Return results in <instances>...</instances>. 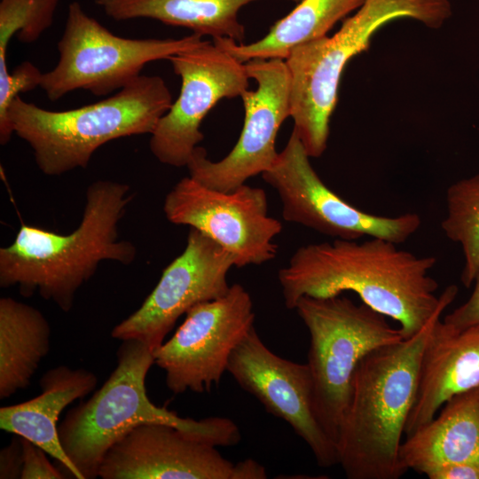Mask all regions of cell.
<instances>
[{"mask_svg": "<svg viewBox=\"0 0 479 479\" xmlns=\"http://www.w3.org/2000/svg\"><path fill=\"white\" fill-rule=\"evenodd\" d=\"M398 244L369 237L364 241L334 239L298 247L278 272L285 305L294 309L302 296L326 298L345 291L397 321L404 339L417 334L458 287L439 295L429 271L436 259L417 256Z\"/></svg>", "mask_w": 479, "mask_h": 479, "instance_id": "cell-1", "label": "cell"}, {"mask_svg": "<svg viewBox=\"0 0 479 479\" xmlns=\"http://www.w3.org/2000/svg\"><path fill=\"white\" fill-rule=\"evenodd\" d=\"M131 199L128 185L98 180L88 186L81 223L71 233L22 224L12 243L0 248V286L18 287L24 297L38 293L68 312L102 261H134L135 246L118 232Z\"/></svg>", "mask_w": 479, "mask_h": 479, "instance_id": "cell-2", "label": "cell"}, {"mask_svg": "<svg viewBox=\"0 0 479 479\" xmlns=\"http://www.w3.org/2000/svg\"><path fill=\"white\" fill-rule=\"evenodd\" d=\"M443 304L413 336L381 346L358 363L341 424L338 463L349 479H398L399 451L413 405L421 354Z\"/></svg>", "mask_w": 479, "mask_h": 479, "instance_id": "cell-3", "label": "cell"}, {"mask_svg": "<svg viewBox=\"0 0 479 479\" xmlns=\"http://www.w3.org/2000/svg\"><path fill=\"white\" fill-rule=\"evenodd\" d=\"M116 357L117 365L103 386L90 399L69 410L59 426L60 444L83 479L98 477L107 451L142 424L169 425L216 447L240 443L239 427L228 418H182L151 402L145 379L154 357L145 343L124 340Z\"/></svg>", "mask_w": 479, "mask_h": 479, "instance_id": "cell-4", "label": "cell"}, {"mask_svg": "<svg viewBox=\"0 0 479 479\" xmlns=\"http://www.w3.org/2000/svg\"><path fill=\"white\" fill-rule=\"evenodd\" d=\"M172 103L161 76L140 75L106 99L66 111L43 109L18 95L7 115L14 134L32 148L38 169L60 176L85 169L109 141L152 134Z\"/></svg>", "mask_w": 479, "mask_h": 479, "instance_id": "cell-5", "label": "cell"}, {"mask_svg": "<svg viewBox=\"0 0 479 479\" xmlns=\"http://www.w3.org/2000/svg\"><path fill=\"white\" fill-rule=\"evenodd\" d=\"M451 15L450 0H365L332 36L291 50L285 59L290 82V117L310 158L321 156L326 149L344 68L352 58L369 48L373 35L395 20L411 19L438 28Z\"/></svg>", "mask_w": 479, "mask_h": 479, "instance_id": "cell-6", "label": "cell"}, {"mask_svg": "<svg viewBox=\"0 0 479 479\" xmlns=\"http://www.w3.org/2000/svg\"><path fill=\"white\" fill-rule=\"evenodd\" d=\"M294 310L310 334L307 365L313 411L336 445L358 363L373 349L399 342L404 336L386 316L342 294L326 298L302 296Z\"/></svg>", "mask_w": 479, "mask_h": 479, "instance_id": "cell-7", "label": "cell"}, {"mask_svg": "<svg viewBox=\"0 0 479 479\" xmlns=\"http://www.w3.org/2000/svg\"><path fill=\"white\" fill-rule=\"evenodd\" d=\"M204 41L194 33L181 38L121 37L74 1L58 43L59 61L52 70L43 73L40 87L52 101L76 90L106 96L140 76L145 64L169 59Z\"/></svg>", "mask_w": 479, "mask_h": 479, "instance_id": "cell-8", "label": "cell"}, {"mask_svg": "<svg viewBox=\"0 0 479 479\" xmlns=\"http://www.w3.org/2000/svg\"><path fill=\"white\" fill-rule=\"evenodd\" d=\"M310 158L293 129L272 166L262 174L279 195L285 221L334 239L372 237L396 244L407 240L420 227L421 220L416 213L389 217L354 207L326 185Z\"/></svg>", "mask_w": 479, "mask_h": 479, "instance_id": "cell-9", "label": "cell"}, {"mask_svg": "<svg viewBox=\"0 0 479 479\" xmlns=\"http://www.w3.org/2000/svg\"><path fill=\"white\" fill-rule=\"evenodd\" d=\"M255 318L252 298L238 283L225 295L192 307L173 336L153 350L168 389L174 394L210 392Z\"/></svg>", "mask_w": 479, "mask_h": 479, "instance_id": "cell-10", "label": "cell"}, {"mask_svg": "<svg viewBox=\"0 0 479 479\" xmlns=\"http://www.w3.org/2000/svg\"><path fill=\"white\" fill-rule=\"evenodd\" d=\"M168 221L187 225L211 238L235 258V267L260 265L274 259L273 240L281 223L269 215L263 189L246 184L229 192L208 188L190 176L168 192Z\"/></svg>", "mask_w": 479, "mask_h": 479, "instance_id": "cell-11", "label": "cell"}, {"mask_svg": "<svg viewBox=\"0 0 479 479\" xmlns=\"http://www.w3.org/2000/svg\"><path fill=\"white\" fill-rule=\"evenodd\" d=\"M168 60L181 79L180 93L158 122L149 146L160 162L186 167L204 138L200 126L207 114L220 99L240 97L250 78L245 63L206 40Z\"/></svg>", "mask_w": 479, "mask_h": 479, "instance_id": "cell-12", "label": "cell"}, {"mask_svg": "<svg viewBox=\"0 0 479 479\" xmlns=\"http://www.w3.org/2000/svg\"><path fill=\"white\" fill-rule=\"evenodd\" d=\"M245 67L257 87L240 96L245 116L237 143L218 161L209 160L206 150L197 146L186 165L191 177L214 190H234L268 170L279 153L278 131L290 117V82L285 59H251L245 62Z\"/></svg>", "mask_w": 479, "mask_h": 479, "instance_id": "cell-13", "label": "cell"}, {"mask_svg": "<svg viewBox=\"0 0 479 479\" xmlns=\"http://www.w3.org/2000/svg\"><path fill=\"white\" fill-rule=\"evenodd\" d=\"M232 267L235 258L231 253L190 227L184 251L164 269L142 305L114 327L111 336L138 340L155 350L192 307L228 293L227 275Z\"/></svg>", "mask_w": 479, "mask_h": 479, "instance_id": "cell-14", "label": "cell"}, {"mask_svg": "<svg viewBox=\"0 0 479 479\" xmlns=\"http://www.w3.org/2000/svg\"><path fill=\"white\" fill-rule=\"evenodd\" d=\"M102 479H265L247 459L232 463L216 446L175 427L142 424L117 441L98 469Z\"/></svg>", "mask_w": 479, "mask_h": 479, "instance_id": "cell-15", "label": "cell"}, {"mask_svg": "<svg viewBox=\"0 0 479 479\" xmlns=\"http://www.w3.org/2000/svg\"><path fill=\"white\" fill-rule=\"evenodd\" d=\"M227 372L269 413L291 426L310 447L318 466L330 467L338 463L336 445L313 411L307 363H294L273 353L254 326L232 351Z\"/></svg>", "mask_w": 479, "mask_h": 479, "instance_id": "cell-16", "label": "cell"}, {"mask_svg": "<svg viewBox=\"0 0 479 479\" xmlns=\"http://www.w3.org/2000/svg\"><path fill=\"white\" fill-rule=\"evenodd\" d=\"M479 386V324L458 329L437 318L424 346L408 436L429 422L453 396Z\"/></svg>", "mask_w": 479, "mask_h": 479, "instance_id": "cell-17", "label": "cell"}, {"mask_svg": "<svg viewBox=\"0 0 479 479\" xmlns=\"http://www.w3.org/2000/svg\"><path fill=\"white\" fill-rule=\"evenodd\" d=\"M97 384V375L86 369L67 365L51 368L39 381V396L0 408V428L34 443L73 477L83 479L60 444L58 420L68 404L89 395Z\"/></svg>", "mask_w": 479, "mask_h": 479, "instance_id": "cell-18", "label": "cell"}, {"mask_svg": "<svg viewBox=\"0 0 479 479\" xmlns=\"http://www.w3.org/2000/svg\"><path fill=\"white\" fill-rule=\"evenodd\" d=\"M437 417L402 442V464L425 475L448 463L479 466V386L457 394L442 406Z\"/></svg>", "mask_w": 479, "mask_h": 479, "instance_id": "cell-19", "label": "cell"}, {"mask_svg": "<svg viewBox=\"0 0 479 479\" xmlns=\"http://www.w3.org/2000/svg\"><path fill=\"white\" fill-rule=\"evenodd\" d=\"M255 1L259 0H95V4L114 20L152 19L213 40L231 38L241 43L245 27L239 12Z\"/></svg>", "mask_w": 479, "mask_h": 479, "instance_id": "cell-20", "label": "cell"}, {"mask_svg": "<svg viewBox=\"0 0 479 479\" xmlns=\"http://www.w3.org/2000/svg\"><path fill=\"white\" fill-rule=\"evenodd\" d=\"M51 326L36 308L12 297L0 299V398L30 384L50 350Z\"/></svg>", "mask_w": 479, "mask_h": 479, "instance_id": "cell-21", "label": "cell"}, {"mask_svg": "<svg viewBox=\"0 0 479 479\" xmlns=\"http://www.w3.org/2000/svg\"><path fill=\"white\" fill-rule=\"evenodd\" d=\"M365 0H301L287 15L275 22L263 38L238 43L231 38L213 42L242 63L251 59H286L295 46L327 35L342 19L357 11Z\"/></svg>", "mask_w": 479, "mask_h": 479, "instance_id": "cell-22", "label": "cell"}, {"mask_svg": "<svg viewBox=\"0 0 479 479\" xmlns=\"http://www.w3.org/2000/svg\"><path fill=\"white\" fill-rule=\"evenodd\" d=\"M447 213L441 223L444 234L461 246V281L470 287L479 271V174L451 185L446 192Z\"/></svg>", "mask_w": 479, "mask_h": 479, "instance_id": "cell-23", "label": "cell"}, {"mask_svg": "<svg viewBox=\"0 0 479 479\" xmlns=\"http://www.w3.org/2000/svg\"><path fill=\"white\" fill-rule=\"evenodd\" d=\"M59 0L0 1V60H6L11 38L35 42L53 22Z\"/></svg>", "mask_w": 479, "mask_h": 479, "instance_id": "cell-24", "label": "cell"}, {"mask_svg": "<svg viewBox=\"0 0 479 479\" xmlns=\"http://www.w3.org/2000/svg\"><path fill=\"white\" fill-rule=\"evenodd\" d=\"M43 73L31 62L24 61L11 73L0 74V143L6 145L14 133L8 110L12 100L20 93L40 87Z\"/></svg>", "mask_w": 479, "mask_h": 479, "instance_id": "cell-25", "label": "cell"}, {"mask_svg": "<svg viewBox=\"0 0 479 479\" xmlns=\"http://www.w3.org/2000/svg\"><path fill=\"white\" fill-rule=\"evenodd\" d=\"M20 437L23 453L21 479L67 478L63 473H61L48 460L45 455L46 452L44 450L29 440L21 436Z\"/></svg>", "mask_w": 479, "mask_h": 479, "instance_id": "cell-26", "label": "cell"}, {"mask_svg": "<svg viewBox=\"0 0 479 479\" xmlns=\"http://www.w3.org/2000/svg\"><path fill=\"white\" fill-rule=\"evenodd\" d=\"M474 289L469 298L443 319L458 329L479 324V271L474 280Z\"/></svg>", "mask_w": 479, "mask_h": 479, "instance_id": "cell-27", "label": "cell"}, {"mask_svg": "<svg viewBox=\"0 0 479 479\" xmlns=\"http://www.w3.org/2000/svg\"><path fill=\"white\" fill-rule=\"evenodd\" d=\"M23 453L20 437L13 438L10 444L0 452V478L16 479L21 477Z\"/></svg>", "mask_w": 479, "mask_h": 479, "instance_id": "cell-28", "label": "cell"}, {"mask_svg": "<svg viewBox=\"0 0 479 479\" xmlns=\"http://www.w3.org/2000/svg\"><path fill=\"white\" fill-rule=\"evenodd\" d=\"M429 479H479V466L470 463H448L428 471Z\"/></svg>", "mask_w": 479, "mask_h": 479, "instance_id": "cell-29", "label": "cell"}, {"mask_svg": "<svg viewBox=\"0 0 479 479\" xmlns=\"http://www.w3.org/2000/svg\"><path fill=\"white\" fill-rule=\"evenodd\" d=\"M479 2V0H477Z\"/></svg>", "mask_w": 479, "mask_h": 479, "instance_id": "cell-30", "label": "cell"}]
</instances>
